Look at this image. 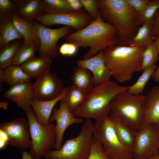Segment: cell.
Instances as JSON below:
<instances>
[{"instance_id":"obj_1","label":"cell","mask_w":159,"mask_h":159,"mask_svg":"<svg viewBox=\"0 0 159 159\" xmlns=\"http://www.w3.org/2000/svg\"><path fill=\"white\" fill-rule=\"evenodd\" d=\"M102 19L118 34L117 45L128 46L140 26L139 15L125 0H97Z\"/></svg>"},{"instance_id":"obj_2","label":"cell","mask_w":159,"mask_h":159,"mask_svg":"<svg viewBox=\"0 0 159 159\" xmlns=\"http://www.w3.org/2000/svg\"><path fill=\"white\" fill-rule=\"evenodd\" d=\"M63 38L78 48L89 47L83 56V59L90 58L107 47L117 45L119 37L112 25L105 22L100 12L97 18L85 27L67 35Z\"/></svg>"},{"instance_id":"obj_3","label":"cell","mask_w":159,"mask_h":159,"mask_svg":"<svg viewBox=\"0 0 159 159\" xmlns=\"http://www.w3.org/2000/svg\"><path fill=\"white\" fill-rule=\"evenodd\" d=\"M145 49L116 45L102 51L106 65L112 77L122 83L130 80L135 72L142 71V54Z\"/></svg>"},{"instance_id":"obj_4","label":"cell","mask_w":159,"mask_h":159,"mask_svg":"<svg viewBox=\"0 0 159 159\" xmlns=\"http://www.w3.org/2000/svg\"><path fill=\"white\" fill-rule=\"evenodd\" d=\"M128 86H122L109 80L95 86L83 105L73 113L77 117L86 119H101L110 115L113 99L121 92L127 91Z\"/></svg>"},{"instance_id":"obj_5","label":"cell","mask_w":159,"mask_h":159,"mask_svg":"<svg viewBox=\"0 0 159 159\" xmlns=\"http://www.w3.org/2000/svg\"><path fill=\"white\" fill-rule=\"evenodd\" d=\"M145 108V96L132 94L127 90L113 99L109 115L137 131L143 125Z\"/></svg>"},{"instance_id":"obj_6","label":"cell","mask_w":159,"mask_h":159,"mask_svg":"<svg viewBox=\"0 0 159 159\" xmlns=\"http://www.w3.org/2000/svg\"><path fill=\"white\" fill-rule=\"evenodd\" d=\"M94 124L86 119L79 134L68 139L58 150L48 151L44 159H86L91 149Z\"/></svg>"},{"instance_id":"obj_7","label":"cell","mask_w":159,"mask_h":159,"mask_svg":"<svg viewBox=\"0 0 159 159\" xmlns=\"http://www.w3.org/2000/svg\"><path fill=\"white\" fill-rule=\"evenodd\" d=\"M24 111L29 122L31 140L29 153L34 159H41L48 151L54 148L56 142L55 124L52 122L44 125L41 124L31 106Z\"/></svg>"},{"instance_id":"obj_8","label":"cell","mask_w":159,"mask_h":159,"mask_svg":"<svg viewBox=\"0 0 159 159\" xmlns=\"http://www.w3.org/2000/svg\"><path fill=\"white\" fill-rule=\"evenodd\" d=\"M93 136L102 144L110 159H133L132 149L120 141L109 115L96 121Z\"/></svg>"},{"instance_id":"obj_9","label":"cell","mask_w":159,"mask_h":159,"mask_svg":"<svg viewBox=\"0 0 159 159\" xmlns=\"http://www.w3.org/2000/svg\"><path fill=\"white\" fill-rule=\"evenodd\" d=\"M135 135L133 159H148L158 153L159 128L155 124L143 125L140 130L135 132Z\"/></svg>"},{"instance_id":"obj_10","label":"cell","mask_w":159,"mask_h":159,"mask_svg":"<svg viewBox=\"0 0 159 159\" xmlns=\"http://www.w3.org/2000/svg\"><path fill=\"white\" fill-rule=\"evenodd\" d=\"M33 22L39 39L38 47L39 56L48 57L52 59L57 57L59 49L58 42L61 38L74 32V30L67 26L51 29L34 21Z\"/></svg>"},{"instance_id":"obj_11","label":"cell","mask_w":159,"mask_h":159,"mask_svg":"<svg viewBox=\"0 0 159 159\" xmlns=\"http://www.w3.org/2000/svg\"><path fill=\"white\" fill-rule=\"evenodd\" d=\"M34 20L45 26L63 25L71 27L76 32L84 29L93 20L88 14L81 11L44 14Z\"/></svg>"},{"instance_id":"obj_12","label":"cell","mask_w":159,"mask_h":159,"mask_svg":"<svg viewBox=\"0 0 159 159\" xmlns=\"http://www.w3.org/2000/svg\"><path fill=\"white\" fill-rule=\"evenodd\" d=\"M0 129L7 135L8 145L21 150H30L31 137L27 119L20 117L9 121L3 122L0 124Z\"/></svg>"},{"instance_id":"obj_13","label":"cell","mask_w":159,"mask_h":159,"mask_svg":"<svg viewBox=\"0 0 159 159\" xmlns=\"http://www.w3.org/2000/svg\"><path fill=\"white\" fill-rule=\"evenodd\" d=\"M64 88L61 79L55 73H51L49 70L32 84L33 99L41 101L54 99L61 94Z\"/></svg>"},{"instance_id":"obj_14","label":"cell","mask_w":159,"mask_h":159,"mask_svg":"<svg viewBox=\"0 0 159 159\" xmlns=\"http://www.w3.org/2000/svg\"><path fill=\"white\" fill-rule=\"evenodd\" d=\"M52 115L49 119V122L56 121L55 131L56 142L55 150H59L62 146L64 132L71 125L83 122V120L74 116L69 110L64 99L60 101L59 108H54Z\"/></svg>"},{"instance_id":"obj_15","label":"cell","mask_w":159,"mask_h":159,"mask_svg":"<svg viewBox=\"0 0 159 159\" xmlns=\"http://www.w3.org/2000/svg\"><path fill=\"white\" fill-rule=\"evenodd\" d=\"M76 63L91 72L94 86L110 80L111 74L106 65L102 51L90 58L77 60Z\"/></svg>"},{"instance_id":"obj_16","label":"cell","mask_w":159,"mask_h":159,"mask_svg":"<svg viewBox=\"0 0 159 159\" xmlns=\"http://www.w3.org/2000/svg\"><path fill=\"white\" fill-rule=\"evenodd\" d=\"M32 84L30 82L10 87L5 92L4 96L24 110L31 106V102L33 99Z\"/></svg>"},{"instance_id":"obj_17","label":"cell","mask_w":159,"mask_h":159,"mask_svg":"<svg viewBox=\"0 0 159 159\" xmlns=\"http://www.w3.org/2000/svg\"><path fill=\"white\" fill-rule=\"evenodd\" d=\"M68 87H64L61 94L56 98L50 100L41 101L33 99L31 106L33 109L38 122L44 125L49 123L50 115L55 105L64 99L68 91Z\"/></svg>"},{"instance_id":"obj_18","label":"cell","mask_w":159,"mask_h":159,"mask_svg":"<svg viewBox=\"0 0 159 159\" xmlns=\"http://www.w3.org/2000/svg\"><path fill=\"white\" fill-rule=\"evenodd\" d=\"M145 96L143 125L152 123L159 128V86L153 87Z\"/></svg>"},{"instance_id":"obj_19","label":"cell","mask_w":159,"mask_h":159,"mask_svg":"<svg viewBox=\"0 0 159 159\" xmlns=\"http://www.w3.org/2000/svg\"><path fill=\"white\" fill-rule=\"evenodd\" d=\"M52 63L51 58L48 57L40 56L38 57H32L20 66L30 78L37 79L50 70Z\"/></svg>"},{"instance_id":"obj_20","label":"cell","mask_w":159,"mask_h":159,"mask_svg":"<svg viewBox=\"0 0 159 159\" xmlns=\"http://www.w3.org/2000/svg\"><path fill=\"white\" fill-rule=\"evenodd\" d=\"M15 1L17 5L16 13L27 21L32 22L35 18L44 14L42 0Z\"/></svg>"},{"instance_id":"obj_21","label":"cell","mask_w":159,"mask_h":159,"mask_svg":"<svg viewBox=\"0 0 159 159\" xmlns=\"http://www.w3.org/2000/svg\"><path fill=\"white\" fill-rule=\"evenodd\" d=\"M14 24L24 41L31 43L37 47L40 43L35 26L33 22H28L21 18L16 13L12 16Z\"/></svg>"},{"instance_id":"obj_22","label":"cell","mask_w":159,"mask_h":159,"mask_svg":"<svg viewBox=\"0 0 159 159\" xmlns=\"http://www.w3.org/2000/svg\"><path fill=\"white\" fill-rule=\"evenodd\" d=\"M71 79L73 85L85 91L90 92L95 86L92 73L87 69L77 64L73 69Z\"/></svg>"},{"instance_id":"obj_23","label":"cell","mask_w":159,"mask_h":159,"mask_svg":"<svg viewBox=\"0 0 159 159\" xmlns=\"http://www.w3.org/2000/svg\"><path fill=\"white\" fill-rule=\"evenodd\" d=\"M23 39L14 24L12 16L0 21V48L12 41Z\"/></svg>"},{"instance_id":"obj_24","label":"cell","mask_w":159,"mask_h":159,"mask_svg":"<svg viewBox=\"0 0 159 159\" xmlns=\"http://www.w3.org/2000/svg\"><path fill=\"white\" fill-rule=\"evenodd\" d=\"M68 88L64 99L68 109L73 114L84 103L90 92L82 90L73 85Z\"/></svg>"},{"instance_id":"obj_25","label":"cell","mask_w":159,"mask_h":159,"mask_svg":"<svg viewBox=\"0 0 159 159\" xmlns=\"http://www.w3.org/2000/svg\"><path fill=\"white\" fill-rule=\"evenodd\" d=\"M151 24L145 23L139 28L137 32L128 46L142 47L145 49L154 41Z\"/></svg>"},{"instance_id":"obj_26","label":"cell","mask_w":159,"mask_h":159,"mask_svg":"<svg viewBox=\"0 0 159 159\" xmlns=\"http://www.w3.org/2000/svg\"><path fill=\"white\" fill-rule=\"evenodd\" d=\"M4 70L5 83L10 87L31 82V78L23 71L20 66L11 65Z\"/></svg>"},{"instance_id":"obj_27","label":"cell","mask_w":159,"mask_h":159,"mask_svg":"<svg viewBox=\"0 0 159 159\" xmlns=\"http://www.w3.org/2000/svg\"><path fill=\"white\" fill-rule=\"evenodd\" d=\"M111 118L120 141L125 146L132 149L135 141V131L121 122Z\"/></svg>"},{"instance_id":"obj_28","label":"cell","mask_w":159,"mask_h":159,"mask_svg":"<svg viewBox=\"0 0 159 159\" xmlns=\"http://www.w3.org/2000/svg\"><path fill=\"white\" fill-rule=\"evenodd\" d=\"M22 42L21 39L16 40L0 48V68L4 69L11 65Z\"/></svg>"},{"instance_id":"obj_29","label":"cell","mask_w":159,"mask_h":159,"mask_svg":"<svg viewBox=\"0 0 159 159\" xmlns=\"http://www.w3.org/2000/svg\"><path fill=\"white\" fill-rule=\"evenodd\" d=\"M38 51V47L23 40L19 46L11 65L21 66L31 58L35 56Z\"/></svg>"},{"instance_id":"obj_30","label":"cell","mask_w":159,"mask_h":159,"mask_svg":"<svg viewBox=\"0 0 159 159\" xmlns=\"http://www.w3.org/2000/svg\"><path fill=\"white\" fill-rule=\"evenodd\" d=\"M157 67V66L154 64L143 70L142 74L136 82L132 85L128 86V92L134 95L141 94L147 83L152 77Z\"/></svg>"},{"instance_id":"obj_31","label":"cell","mask_w":159,"mask_h":159,"mask_svg":"<svg viewBox=\"0 0 159 159\" xmlns=\"http://www.w3.org/2000/svg\"><path fill=\"white\" fill-rule=\"evenodd\" d=\"M44 14L72 11L66 0H42Z\"/></svg>"},{"instance_id":"obj_32","label":"cell","mask_w":159,"mask_h":159,"mask_svg":"<svg viewBox=\"0 0 159 159\" xmlns=\"http://www.w3.org/2000/svg\"><path fill=\"white\" fill-rule=\"evenodd\" d=\"M159 60L158 47L156 41L145 49L142 54V71L155 64Z\"/></svg>"},{"instance_id":"obj_33","label":"cell","mask_w":159,"mask_h":159,"mask_svg":"<svg viewBox=\"0 0 159 159\" xmlns=\"http://www.w3.org/2000/svg\"><path fill=\"white\" fill-rule=\"evenodd\" d=\"M159 9V0H150L143 12L139 15L141 26L145 23L151 24L153 16Z\"/></svg>"},{"instance_id":"obj_34","label":"cell","mask_w":159,"mask_h":159,"mask_svg":"<svg viewBox=\"0 0 159 159\" xmlns=\"http://www.w3.org/2000/svg\"><path fill=\"white\" fill-rule=\"evenodd\" d=\"M86 159H110L100 143L93 136L92 139L90 151Z\"/></svg>"},{"instance_id":"obj_35","label":"cell","mask_w":159,"mask_h":159,"mask_svg":"<svg viewBox=\"0 0 159 159\" xmlns=\"http://www.w3.org/2000/svg\"><path fill=\"white\" fill-rule=\"evenodd\" d=\"M17 7L15 0H0V21L16 13Z\"/></svg>"},{"instance_id":"obj_36","label":"cell","mask_w":159,"mask_h":159,"mask_svg":"<svg viewBox=\"0 0 159 159\" xmlns=\"http://www.w3.org/2000/svg\"><path fill=\"white\" fill-rule=\"evenodd\" d=\"M88 14L95 20L98 17L100 13L99 6L97 0H80Z\"/></svg>"},{"instance_id":"obj_37","label":"cell","mask_w":159,"mask_h":159,"mask_svg":"<svg viewBox=\"0 0 159 159\" xmlns=\"http://www.w3.org/2000/svg\"><path fill=\"white\" fill-rule=\"evenodd\" d=\"M137 12L138 15L143 11L150 0H125Z\"/></svg>"},{"instance_id":"obj_38","label":"cell","mask_w":159,"mask_h":159,"mask_svg":"<svg viewBox=\"0 0 159 159\" xmlns=\"http://www.w3.org/2000/svg\"><path fill=\"white\" fill-rule=\"evenodd\" d=\"M151 26L152 35L154 38L159 37V9L153 16Z\"/></svg>"},{"instance_id":"obj_39","label":"cell","mask_w":159,"mask_h":159,"mask_svg":"<svg viewBox=\"0 0 159 159\" xmlns=\"http://www.w3.org/2000/svg\"><path fill=\"white\" fill-rule=\"evenodd\" d=\"M72 11H81L83 7L80 0H66Z\"/></svg>"},{"instance_id":"obj_40","label":"cell","mask_w":159,"mask_h":159,"mask_svg":"<svg viewBox=\"0 0 159 159\" xmlns=\"http://www.w3.org/2000/svg\"><path fill=\"white\" fill-rule=\"evenodd\" d=\"M69 42L63 43L59 49V53L63 56H67L69 48Z\"/></svg>"},{"instance_id":"obj_41","label":"cell","mask_w":159,"mask_h":159,"mask_svg":"<svg viewBox=\"0 0 159 159\" xmlns=\"http://www.w3.org/2000/svg\"><path fill=\"white\" fill-rule=\"evenodd\" d=\"M68 52V56H71L74 55L77 52L78 47L75 44L69 43Z\"/></svg>"},{"instance_id":"obj_42","label":"cell","mask_w":159,"mask_h":159,"mask_svg":"<svg viewBox=\"0 0 159 159\" xmlns=\"http://www.w3.org/2000/svg\"><path fill=\"white\" fill-rule=\"evenodd\" d=\"M154 39L156 41L158 44L159 54V37H155ZM152 77L155 82H159V64L158 66L157 69L154 73Z\"/></svg>"},{"instance_id":"obj_43","label":"cell","mask_w":159,"mask_h":159,"mask_svg":"<svg viewBox=\"0 0 159 159\" xmlns=\"http://www.w3.org/2000/svg\"><path fill=\"white\" fill-rule=\"evenodd\" d=\"M21 157L16 159H34L30 153H28L26 150L23 151L21 150Z\"/></svg>"},{"instance_id":"obj_44","label":"cell","mask_w":159,"mask_h":159,"mask_svg":"<svg viewBox=\"0 0 159 159\" xmlns=\"http://www.w3.org/2000/svg\"><path fill=\"white\" fill-rule=\"evenodd\" d=\"M5 82V78L4 74V70L0 68V90L1 87L3 85V84Z\"/></svg>"},{"instance_id":"obj_45","label":"cell","mask_w":159,"mask_h":159,"mask_svg":"<svg viewBox=\"0 0 159 159\" xmlns=\"http://www.w3.org/2000/svg\"><path fill=\"white\" fill-rule=\"evenodd\" d=\"M0 140L6 142L8 144V135L5 132L1 129H0Z\"/></svg>"},{"instance_id":"obj_46","label":"cell","mask_w":159,"mask_h":159,"mask_svg":"<svg viewBox=\"0 0 159 159\" xmlns=\"http://www.w3.org/2000/svg\"><path fill=\"white\" fill-rule=\"evenodd\" d=\"M8 102L7 101H3L0 102V107L4 110H6L7 108Z\"/></svg>"},{"instance_id":"obj_47","label":"cell","mask_w":159,"mask_h":159,"mask_svg":"<svg viewBox=\"0 0 159 159\" xmlns=\"http://www.w3.org/2000/svg\"><path fill=\"white\" fill-rule=\"evenodd\" d=\"M148 159H159V153L152 156Z\"/></svg>"}]
</instances>
